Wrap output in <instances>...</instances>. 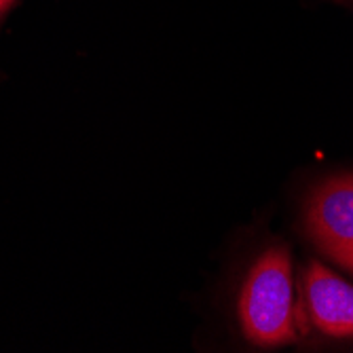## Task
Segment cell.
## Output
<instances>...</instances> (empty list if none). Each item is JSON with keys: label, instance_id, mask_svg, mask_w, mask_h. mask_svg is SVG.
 I'll return each instance as SVG.
<instances>
[{"label": "cell", "instance_id": "6da1fadb", "mask_svg": "<svg viewBox=\"0 0 353 353\" xmlns=\"http://www.w3.org/2000/svg\"><path fill=\"white\" fill-rule=\"evenodd\" d=\"M237 311L241 330L252 345L277 347L296 341L292 261L285 248H269L254 263L241 288Z\"/></svg>", "mask_w": 353, "mask_h": 353}, {"label": "cell", "instance_id": "7a4b0ae2", "mask_svg": "<svg viewBox=\"0 0 353 353\" xmlns=\"http://www.w3.org/2000/svg\"><path fill=\"white\" fill-rule=\"evenodd\" d=\"M305 227L330 261L353 273V174L334 176L311 192Z\"/></svg>", "mask_w": 353, "mask_h": 353}, {"label": "cell", "instance_id": "3957f363", "mask_svg": "<svg viewBox=\"0 0 353 353\" xmlns=\"http://www.w3.org/2000/svg\"><path fill=\"white\" fill-rule=\"evenodd\" d=\"M305 303L311 322L328 336H353V285L328 267L311 263L305 273Z\"/></svg>", "mask_w": 353, "mask_h": 353}, {"label": "cell", "instance_id": "277c9868", "mask_svg": "<svg viewBox=\"0 0 353 353\" xmlns=\"http://www.w3.org/2000/svg\"><path fill=\"white\" fill-rule=\"evenodd\" d=\"M13 3H15V0H0V15H3V13H5Z\"/></svg>", "mask_w": 353, "mask_h": 353}]
</instances>
